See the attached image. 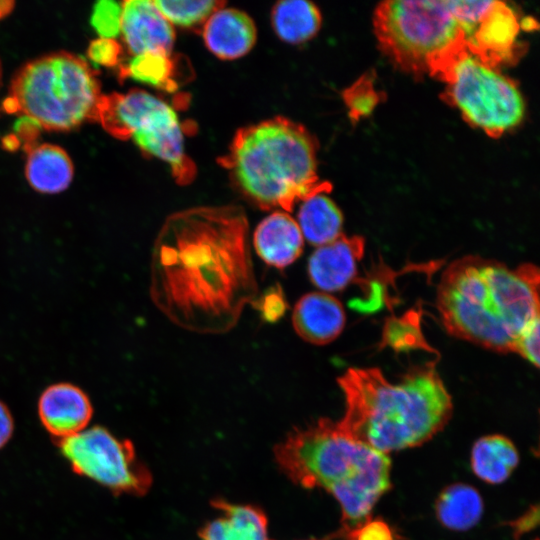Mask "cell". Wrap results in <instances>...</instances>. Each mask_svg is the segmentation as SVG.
Listing matches in <instances>:
<instances>
[{
	"label": "cell",
	"instance_id": "cell-19",
	"mask_svg": "<svg viewBox=\"0 0 540 540\" xmlns=\"http://www.w3.org/2000/svg\"><path fill=\"white\" fill-rule=\"evenodd\" d=\"M25 176L37 192L55 194L67 189L73 179L74 166L60 146L43 143L26 149Z\"/></svg>",
	"mask_w": 540,
	"mask_h": 540
},
{
	"label": "cell",
	"instance_id": "cell-29",
	"mask_svg": "<svg viewBox=\"0 0 540 540\" xmlns=\"http://www.w3.org/2000/svg\"><path fill=\"white\" fill-rule=\"evenodd\" d=\"M122 53L121 45L110 38H98L90 42L87 55L90 60L98 65L114 67L119 64Z\"/></svg>",
	"mask_w": 540,
	"mask_h": 540
},
{
	"label": "cell",
	"instance_id": "cell-27",
	"mask_svg": "<svg viewBox=\"0 0 540 540\" xmlns=\"http://www.w3.org/2000/svg\"><path fill=\"white\" fill-rule=\"evenodd\" d=\"M122 6L111 0H101L93 7L91 24L100 38L114 39L121 33Z\"/></svg>",
	"mask_w": 540,
	"mask_h": 540
},
{
	"label": "cell",
	"instance_id": "cell-1",
	"mask_svg": "<svg viewBox=\"0 0 540 540\" xmlns=\"http://www.w3.org/2000/svg\"><path fill=\"white\" fill-rule=\"evenodd\" d=\"M149 293L181 329L232 330L259 293L244 209L198 206L169 215L152 248Z\"/></svg>",
	"mask_w": 540,
	"mask_h": 540
},
{
	"label": "cell",
	"instance_id": "cell-9",
	"mask_svg": "<svg viewBox=\"0 0 540 540\" xmlns=\"http://www.w3.org/2000/svg\"><path fill=\"white\" fill-rule=\"evenodd\" d=\"M445 99L472 126L498 137L523 119L525 103L517 86L468 51L458 56L440 77Z\"/></svg>",
	"mask_w": 540,
	"mask_h": 540
},
{
	"label": "cell",
	"instance_id": "cell-16",
	"mask_svg": "<svg viewBox=\"0 0 540 540\" xmlns=\"http://www.w3.org/2000/svg\"><path fill=\"white\" fill-rule=\"evenodd\" d=\"M345 311L341 302L325 292L303 295L292 312V325L297 335L314 345L334 341L345 325Z\"/></svg>",
	"mask_w": 540,
	"mask_h": 540
},
{
	"label": "cell",
	"instance_id": "cell-22",
	"mask_svg": "<svg viewBox=\"0 0 540 540\" xmlns=\"http://www.w3.org/2000/svg\"><path fill=\"white\" fill-rule=\"evenodd\" d=\"M322 17L317 6L306 0H282L272 7L271 25L277 37L297 45L312 39L319 31Z\"/></svg>",
	"mask_w": 540,
	"mask_h": 540
},
{
	"label": "cell",
	"instance_id": "cell-18",
	"mask_svg": "<svg viewBox=\"0 0 540 540\" xmlns=\"http://www.w3.org/2000/svg\"><path fill=\"white\" fill-rule=\"evenodd\" d=\"M219 513L198 532L201 540H274L269 535L268 518L258 506L214 499Z\"/></svg>",
	"mask_w": 540,
	"mask_h": 540
},
{
	"label": "cell",
	"instance_id": "cell-20",
	"mask_svg": "<svg viewBox=\"0 0 540 540\" xmlns=\"http://www.w3.org/2000/svg\"><path fill=\"white\" fill-rule=\"evenodd\" d=\"M470 462L479 479L490 484H499L507 480L518 465L519 453L509 438L491 434L475 441Z\"/></svg>",
	"mask_w": 540,
	"mask_h": 540
},
{
	"label": "cell",
	"instance_id": "cell-33",
	"mask_svg": "<svg viewBox=\"0 0 540 540\" xmlns=\"http://www.w3.org/2000/svg\"><path fill=\"white\" fill-rule=\"evenodd\" d=\"M15 422L9 407L0 400V450L11 440Z\"/></svg>",
	"mask_w": 540,
	"mask_h": 540
},
{
	"label": "cell",
	"instance_id": "cell-5",
	"mask_svg": "<svg viewBox=\"0 0 540 540\" xmlns=\"http://www.w3.org/2000/svg\"><path fill=\"white\" fill-rule=\"evenodd\" d=\"M236 188L262 210L292 212L331 184L317 173V142L300 123L275 116L236 131L218 159Z\"/></svg>",
	"mask_w": 540,
	"mask_h": 540
},
{
	"label": "cell",
	"instance_id": "cell-15",
	"mask_svg": "<svg viewBox=\"0 0 540 540\" xmlns=\"http://www.w3.org/2000/svg\"><path fill=\"white\" fill-rule=\"evenodd\" d=\"M206 48L221 60L247 55L257 41L254 20L244 11L223 6L211 14L202 26Z\"/></svg>",
	"mask_w": 540,
	"mask_h": 540
},
{
	"label": "cell",
	"instance_id": "cell-11",
	"mask_svg": "<svg viewBox=\"0 0 540 540\" xmlns=\"http://www.w3.org/2000/svg\"><path fill=\"white\" fill-rule=\"evenodd\" d=\"M463 31L468 52L490 67L516 56L519 22L503 2L491 1L484 14Z\"/></svg>",
	"mask_w": 540,
	"mask_h": 540
},
{
	"label": "cell",
	"instance_id": "cell-4",
	"mask_svg": "<svg viewBox=\"0 0 540 540\" xmlns=\"http://www.w3.org/2000/svg\"><path fill=\"white\" fill-rule=\"evenodd\" d=\"M281 471L296 485L321 488L341 507V529L353 527L391 487V460L349 435L339 421L320 418L290 432L274 448Z\"/></svg>",
	"mask_w": 540,
	"mask_h": 540
},
{
	"label": "cell",
	"instance_id": "cell-28",
	"mask_svg": "<svg viewBox=\"0 0 540 540\" xmlns=\"http://www.w3.org/2000/svg\"><path fill=\"white\" fill-rule=\"evenodd\" d=\"M333 537L342 540H396L387 522L370 517L353 527L340 529Z\"/></svg>",
	"mask_w": 540,
	"mask_h": 540
},
{
	"label": "cell",
	"instance_id": "cell-35",
	"mask_svg": "<svg viewBox=\"0 0 540 540\" xmlns=\"http://www.w3.org/2000/svg\"><path fill=\"white\" fill-rule=\"evenodd\" d=\"M1 84H2V64L0 60V89H1Z\"/></svg>",
	"mask_w": 540,
	"mask_h": 540
},
{
	"label": "cell",
	"instance_id": "cell-32",
	"mask_svg": "<svg viewBox=\"0 0 540 540\" xmlns=\"http://www.w3.org/2000/svg\"><path fill=\"white\" fill-rule=\"evenodd\" d=\"M538 521L539 506L533 505L517 519L510 521L508 525L512 529L514 539L518 540L521 536L534 529L538 525Z\"/></svg>",
	"mask_w": 540,
	"mask_h": 540
},
{
	"label": "cell",
	"instance_id": "cell-24",
	"mask_svg": "<svg viewBox=\"0 0 540 540\" xmlns=\"http://www.w3.org/2000/svg\"><path fill=\"white\" fill-rule=\"evenodd\" d=\"M119 74L120 79L131 78L166 92H174L178 87L174 61L171 54L164 52L134 55Z\"/></svg>",
	"mask_w": 540,
	"mask_h": 540
},
{
	"label": "cell",
	"instance_id": "cell-10",
	"mask_svg": "<svg viewBox=\"0 0 540 540\" xmlns=\"http://www.w3.org/2000/svg\"><path fill=\"white\" fill-rule=\"evenodd\" d=\"M55 443L75 474L115 495L144 496L152 486V473L138 458L133 442L104 426L88 427Z\"/></svg>",
	"mask_w": 540,
	"mask_h": 540
},
{
	"label": "cell",
	"instance_id": "cell-30",
	"mask_svg": "<svg viewBox=\"0 0 540 540\" xmlns=\"http://www.w3.org/2000/svg\"><path fill=\"white\" fill-rule=\"evenodd\" d=\"M539 322L540 318H537L524 329L514 350L535 367L539 366Z\"/></svg>",
	"mask_w": 540,
	"mask_h": 540
},
{
	"label": "cell",
	"instance_id": "cell-17",
	"mask_svg": "<svg viewBox=\"0 0 540 540\" xmlns=\"http://www.w3.org/2000/svg\"><path fill=\"white\" fill-rule=\"evenodd\" d=\"M253 246L257 255L272 267L283 269L302 254L304 238L296 219L284 211H273L255 228Z\"/></svg>",
	"mask_w": 540,
	"mask_h": 540
},
{
	"label": "cell",
	"instance_id": "cell-2",
	"mask_svg": "<svg viewBox=\"0 0 540 540\" xmlns=\"http://www.w3.org/2000/svg\"><path fill=\"white\" fill-rule=\"evenodd\" d=\"M436 303L450 335L496 352H514L521 333L539 318V270L466 256L443 272Z\"/></svg>",
	"mask_w": 540,
	"mask_h": 540
},
{
	"label": "cell",
	"instance_id": "cell-8",
	"mask_svg": "<svg viewBox=\"0 0 540 540\" xmlns=\"http://www.w3.org/2000/svg\"><path fill=\"white\" fill-rule=\"evenodd\" d=\"M95 121L111 136L132 139L143 153L163 161L179 185L195 179L196 165L186 153L178 114L160 97L140 89L102 94Z\"/></svg>",
	"mask_w": 540,
	"mask_h": 540
},
{
	"label": "cell",
	"instance_id": "cell-34",
	"mask_svg": "<svg viewBox=\"0 0 540 540\" xmlns=\"http://www.w3.org/2000/svg\"><path fill=\"white\" fill-rule=\"evenodd\" d=\"M13 5L14 3L12 1H0V18L10 13Z\"/></svg>",
	"mask_w": 540,
	"mask_h": 540
},
{
	"label": "cell",
	"instance_id": "cell-3",
	"mask_svg": "<svg viewBox=\"0 0 540 540\" xmlns=\"http://www.w3.org/2000/svg\"><path fill=\"white\" fill-rule=\"evenodd\" d=\"M337 382L345 399L340 425L384 454L422 445L452 415L451 396L434 363L413 367L396 382L377 368H349Z\"/></svg>",
	"mask_w": 540,
	"mask_h": 540
},
{
	"label": "cell",
	"instance_id": "cell-12",
	"mask_svg": "<svg viewBox=\"0 0 540 540\" xmlns=\"http://www.w3.org/2000/svg\"><path fill=\"white\" fill-rule=\"evenodd\" d=\"M94 408L88 394L70 382L47 386L37 402L38 418L54 442L70 438L88 428Z\"/></svg>",
	"mask_w": 540,
	"mask_h": 540
},
{
	"label": "cell",
	"instance_id": "cell-23",
	"mask_svg": "<svg viewBox=\"0 0 540 540\" xmlns=\"http://www.w3.org/2000/svg\"><path fill=\"white\" fill-rule=\"evenodd\" d=\"M483 509L480 493L465 483H454L445 487L435 503L438 521L454 531H465L474 527L480 521Z\"/></svg>",
	"mask_w": 540,
	"mask_h": 540
},
{
	"label": "cell",
	"instance_id": "cell-25",
	"mask_svg": "<svg viewBox=\"0 0 540 540\" xmlns=\"http://www.w3.org/2000/svg\"><path fill=\"white\" fill-rule=\"evenodd\" d=\"M157 9L173 26L195 28L203 26L217 9L226 5L221 0H153Z\"/></svg>",
	"mask_w": 540,
	"mask_h": 540
},
{
	"label": "cell",
	"instance_id": "cell-21",
	"mask_svg": "<svg viewBox=\"0 0 540 540\" xmlns=\"http://www.w3.org/2000/svg\"><path fill=\"white\" fill-rule=\"evenodd\" d=\"M296 221L303 238L317 247L342 235L343 215L325 193H318L303 200Z\"/></svg>",
	"mask_w": 540,
	"mask_h": 540
},
{
	"label": "cell",
	"instance_id": "cell-31",
	"mask_svg": "<svg viewBox=\"0 0 540 540\" xmlns=\"http://www.w3.org/2000/svg\"><path fill=\"white\" fill-rule=\"evenodd\" d=\"M255 302L259 304L257 308L262 312L263 317L267 321L277 320L283 315L286 308V302L282 293L276 289L267 292L261 300L257 298Z\"/></svg>",
	"mask_w": 540,
	"mask_h": 540
},
{
	"label": "cell",
	"instance_id": "cell-13",
	"mask_svg": "<svg viewBox=\"0 0 540 540\" xmlns=\"http://www.w3.org/2000/svg\"><path fill=\"white\" fill-rule=\"evenodd\" d=\"M364 245L362 237L342 234L336 240L317 247L308 260L310 281L321 292L344 290L356 279Z\"/></svg>",
	"mask_w": 540,
	"mask_h": 540
},
{
	"label": "cell",
	"instance_id": "cell-36",
	"mask_svg": "<svg viewBox=\"0 0 540 540\" xmlns=\"http://www.w3.org/2000/svg\"><path fill=\"white\" fill-rule=\"evenodd\" d=\"M308 540H317V539H308Z\"/></svg>",
	"mask_w": 540,
	"mask_h": 540
},
{
	"label": "cell",
	"instance_id": "cell-26",
	"mask_svg": "<svg viewBox=\"0 0 540 540\" xmlns=\"http://www.w3.org/2000/svg\"><path fill=\"white\" fill-rule=\"evenodd\" d=\"M349 115L353 119L369 115L380 101V94L375 90L373 80L363 76L343 93Z\"/></svg>",
	"mask_w": 540,
	"mask_h": 540
},
{
	"label": "cell",
	"instance_id": "cell-14",
	"mask_svg": "<svg viewBox=\"0 0 540 540\" xmlns=\"http://www.w3.org/2000/svg\"><path fill=\"white\" fill-rule=\"evenodd\" d=\"M121 34L129 52L172 54L175 29L152 0H127L121 3Z\"/></svg>",
	"mask_w": 540,
	"mask_h": 540
},
{
	"label": "cell",
	"instance_id": "cell-6",
	"mask_svg": "<svg viewBox=\"0 0 540 540\" xmlns=\"http://www.w3.org/2000/svg\"><path fill=\"white\" fill-rule=\"evenodd\" d=\"M97 73L81 57L58 51L29 61L14 75L2 108L50 131L95 121L101 97Z\"/></svg>",
	"mask_w": 540,
	"mask_h": 540
},
{
	"label": "cell",
	"instance_id": "cell-7",
	"mask_svg": "<svg viewBox=\"0 0 540 540\" xmlns=\"http://www.w3.org/2000/svg\"><path fill=\"white\" fill-rule=\"evenodd\" d=\"M382 50L402 69L441 77L468 51L465 33L448 1L393 0L375 10Z\"/></svg>",
	"mask_w": 540,
	"mask_h": 540
}]
</instances>
